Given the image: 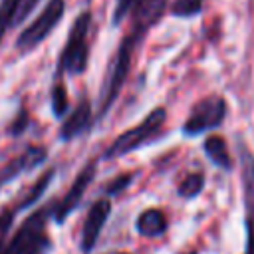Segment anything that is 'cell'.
<instances>
[{"label":"cell","mask_w":254,"mask_h":254,"mask_svg":"<svg viewBox=\"0 0 254 254\" xmlns=\"http://www.w3.org/2000/svg\"><path fill=\"white\" fill-rule=\"evenodd\" d=\"M143 38V34H139L137 30H131L129 36H125V40L121 42L111 65H109V73L105 77L103 89H101V99H99V115H105L109 111V107L113 105L115 97L121 91V85L127 79V73L131 69V62H133V52L135 46L139 44V40Z\"/></svg>","instance_id":"obj_1"},{"label":"cell","mask_w":254,"mask_h":254,"mask_svg":"<svg viewBox=\"0 0 254 254\" xmlns=\"http://www.w3.org/2000/svg\"><path fill=\"white\" fill-rule=\"evenodd\" d=\"M167 119V113L163 107H157L153 109L137 127H131L127 129L125 133H121L105 151V159H115V157H121V155H127L131 153L133 149H137L139 145H143L145 141H149L165 123Z\"/></svg>","instance_id":"obj_2"},{"label":"cell","mask_w":254,"mask_h":254,"mask_svg":"<svg viewBox=\"0 0 254 254\" xmlns=\"http://www.w3.org/2000/svg\"><path fill=\"white\" fill-rule=\"evenodd\" d=\"M89 20L91 14L83 12L75 18L71 30H69V38L67 44L62 52V60H60V69L69 71V73H81L87 65V30H89Z\"/></svg>","instance_id":"obj_3"},{"label":"cell","mask_w":254,"mask_h":254,"mask_svg":"<svg viewBox=\"0 0 254 254\" xmlns=\"http://www.w3.org/2000/svg\"><path fill=\"white\" fill-rule=\"evenodd\" d=\"M224 115H226V101L220 95L202 97L190 109V113L183 125V131L187 135H200L204 131L218 127L222 123Z\"/></svg>","instance_id":"obj_4"},{"label":"cell","mask_w":254,"mask_h":254,"mask_svg":"<svg viewBox=\"0 0 254 254\" xmlns=\"http://www.w3.org/2000/svg\"><path fill=\"white\" fill-rule=\"evenodd\" d=\"M64 8H65L64 0H50L44 6V10L40 12V16L18 36V42H16L18 50L28 52V50L36 48L40 42H44L46 36L60 24V20L64 16Z\"/></svg>","instance_id":"obj_5"},{"label":"cell","mask_w":254,"mask_h":254,"mask_svg":"<svg viewBox=\"0 0 254 254\" xmlns=\"http://www.w3.org/2000/svg\"><path fill=\"white\" fill-rule=\"evenodd\" d=\"M242 165V189H244V204H246V254H254V157L250 151L240 153Z\"/></svg>","instance_id":"obj_6"},{"label":"cell","mask_w":254,"mask_h":254,"mask_svg":"<svg viewBox=\"0 0 254 254\" xmlns=\"http://www.w3.org/2000/svg\"><path fill=\"white\" fill-rule=\"evenodd\" d=\"M111 212V202L109 198H99L91 204V208L87 210L85 222H83V230H81V252L89 254L99 238V232L103 230V224L107 222V216Z\"/></svg>","instance_id":"obj_7"},{"label":"cell","mask_w":254,"mask_h":254,"mask_svg":"<svg viewBox=\"0 0 254 254\" xmlns=\"http://www.w3.org/2000/svg\"><path fill=\"white\" fill-rule=\"evenodd\" d=\"M93 175H95V165L89 163V165H85L83 171L75 177V181L71 183V189L65 192V196H64V198L56 204V208H54V218H56L58 222H64L65 216L79 204V200H81L85 189H87L89 183L93 181Z\"/></svg>","instance_id":"obj_8"},{"label":"cell","mask_w":254,"mask_h":254,"mask_svg":"<svg viewBox=\"0 0 254 254\" xmlns=\"http://www.w3.org/2000/svg\"><path fill=\"white\" fill-rule=\"evenodd\" d=\"M46 161V149L44 147H30L28 151H24L22 155L14 157L10 163H6L0 169V187L6 185L8 181L16 179L18 175H22L24 171H30L34 167H38L40 163Z\"/></svg>","instance_id":"obj_9"},{"label":"cell","mask_w":254,"mask_h":254,"mask_svg":"<svg viewBox=\"0 0 254 254\" xmlns=\"http://www.w3.org/2000/svg\"><path fill=\"white\" fill-rule=\"evenodd\" d=\"M167 10V0H137L133 6V30L145 34Z\"/></svg>","instance_id":"obj_10"},{"label":"cell","mask_w":254,"mask_h":254,"mask_svg":"<svg viewBox=\"0 0 254 254\" xmlns=\"http://www.w3.org/2000/svg\"><path fill=\"white\" fill-rule=\"evenodd\" d=\"M89 121H91V105L87 101H81L73 111L71 115L64 121L62 129H60V135L62 139H71V137H77L79 133H83L87 127H89Z\"/></svg>","instance_id":"obj_11"},{"label":"cell","mask_w":254,"mask_h":254,"mask_svg":"<svg viewBox=\"0 0 254 254\" xmlns=\"http://www.w3.org/2000/svg\"><path fill=\"white\" fill-rule=\"evenodd\" d=\"M137 230L143 236H161L167 230V218L157 208L143 210L137 218Z\"/></svg>","instance_id":"obj_12"},{"label":"cell","mask_w":254,"mask_h":254,"mask_svg":"<svg viewBox=\"0 0 254 254\" xmlns=\"http://www.w3.org/2000/svg\"><path fill=\"white\" fill-rule=\"evenodd\" d=\"M204 153H206V157H208L214 165H218L220 169L228 171V169L232 167L230 151H228L226 141H224L222 137H218V135H210V137L204 141Z\"/></svg>","instance_id":"obj_13"},{"label":"cell","mask_w":254,"mask_h":254,"mask_svg":"<svg viewBox=\"0 0 254 254\" xmlns=\"http://www.w3.org/2000/svg\"><path fill=\"white\" fill-rule=\"evenodd\" d=\"M202 187H204V175L202 173H190L179 185V194L185 198H192L202 190Z\"/></svg>","instance_id":"obj_14"},{"label":"cell","mask_w":254,"mask_h":254,"mask_svg":"<svg viewBox=\"0 0 254 254\" xmlns=\"http://www.w3.org/2000/svg\"><path fill=\"white\" fill-rule=\"evenodd\" d=\"M52 177H54V171L50 169V171H46L44 175H42V179L28 190V194L20 200V204H18V208H26V206H30V204H34L42 194H44V190L48 189V185H50V181H52Z\"/></svg>","instance_id":"obj_15"},{"label":"cell","mask_w":254,"mask_h":254,"mask_svg":"<svg viewBox=\"0 0 254 254\" xmlns=\"http://www.w3.org/2000/svg\"><path fill=\"white\" fill-rule=\"evenodd\" d=\"M202 10V0H175L171 6V14L173 16H183V18H190L196 16Z\"/></svg>","instance_id":"obj_16"},{"label":"cell","mask_w":254,"mask_h":254,"mask_svg":"<svg viewBox=\"0 0 254 254\" xmlns=\"http://www.w3.org/2000/svg\"><path fill=\"white\" fill-rule=\"evenodd\" d=\"M18 0H0V42L10 26H14V12Z\"/></svg>","instance_id":"obj_17"},{"label":"cell","mask_w":254,"mask_h":254,"mask_svg":"<svg viewBox=\"0 0 254 254\" xmlns=\"http://www.w3.org/2000/svg\"><path fill=\"white\" fill-rule=\"evenodd\" d=\"M52 111L56 117H62L67 111V93L62 83L54 85V89H52Z\"/></svg>","instance_id":"obj_18"},{"label":"cell","mask_w":254,"mask_h":254,"mask_svg":"<svg viewBox=\"0 0 254 254\" xmlns=\"http://www.w3.org/2000/svg\"><path fill=\"white\" fill-rule=\"evenodd\" d=\"M14 216H16V210H4L0 214V254L4 252V248L8 244V236H10V230H12V224H14Z\"/></svg>","instance_id":"obj_19"},{"label":"cell","mask_w":254,"mask_h":254,"mask_svg":"<svg viewBox=\"0 0 254 254\" xmlns=\"http://www.w3.org/2000/svg\"><path fill=\"white\" fill-rule=\"evenodd\" d=\"M38 0H18L16 2V12H14V24H20L24 18H28V14L36 8Z\"/></svg>","instance_id":"obj_20"},{"label":"cell","mask_w":254,"mask_h":254,"mask_svg":"<svg viewBox=\"0 0 254 254\" xmlns=\"http://www.w3.org/2000/svg\"><path fill=\"white\" fill-rule=\"evenodd\" d=\"M50 238H48V234L44 232V234H40L32 244H30V248L26 250V254H48L50 252Z\"/></svg>","instance_id":"obj_21"},{"label":"cell","mask_w":254,"mask_h":254,"mask_svg":"<svg viewBox=\"0 0 254 254\" xmlns=\"http://www.w3.org/2000/svg\"><path fill=\"white\" fill-rule=\"evenodd\" d=\"M137 4V0H117V6H115V14H113V22L119 24L131 10L133 6Z\"/></svg>","instance_id":"obj_22"},{"label":"cell","mask_w":254,"mask_h":254,"mask_svg":"<svg viewBox=\"0 0 254 254\" xmlns=\"http://www.w3.org/2000/svg\"><path fill=\"white\" fill-rule=\"evenodd\" d=\"M129 181H131V175H123V177H119V179H115L109 187H107V192H117V190H121V189H125L127 185H129Z\"/></svg>","instance_id":"obj_23"},{"label":"cell","mask_w":254,"mask_h":254,"mask_svg":"<svg viewBox=\"0 0 254 254\" xmlns=\"http://www.w3.org/2000/svg\"><path fill=\"white\" fill-rule=\"evenodd\" d=\"M22 127H26V115H24V113H22V115L18 117V121H16V125H12V129H10V131H12L14 135H18V133L22 131Z\"/></svg>","instance_id":"obj_24"},{"label":"cell","mask_w":254,"mask_h":254,"mask_svg":"<svg viewBox=\"0 0 254 254\" xmlns=\"http://www.w3.org/2000/svg\"><path fill=\"white\" fill-rule=\"evenodd\" d=\"M189 254H194V252H189Z\"/></svg>","instance_id":"obj_25"}]
</instances>
